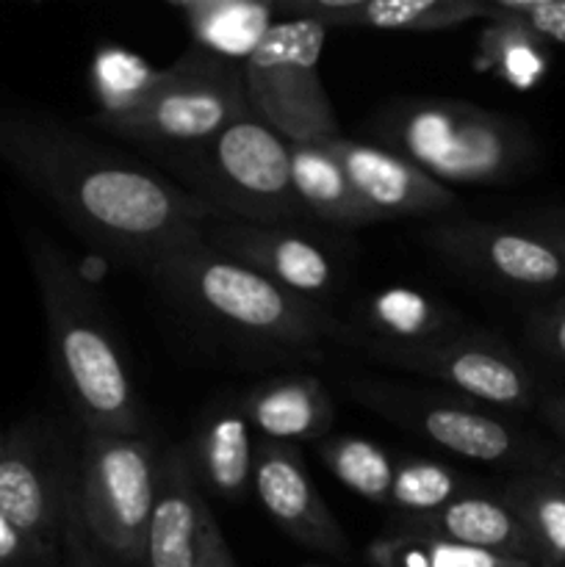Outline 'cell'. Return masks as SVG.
I'll return each mask as SVG.
<instances>
[{
  "mask_svg": "<svg viewBox=\"0 0 565 567\" xmlns=\"http://www.w3.org/2000/svg\"><path fill=\"white\" fill-rule=\"evenodd\" d=\"M0 164L100 252L142 269L214 216L161 169L42 111L0 109Z\"/></svg>",
  "mask_w": 565,
  "mask_h": 567,
  "instance_id": "1",
  "label": "cell"
},
{
  "mask_svg": "<svg viewBox=\"0 0 565 567\" xmlns=\"http://www.w3.org/2000/svg\"><path fill=\"white\" fill-rule=\"evenodd\" d=\"M25 255L48 327L55 382L83 432L144 435V408L133 371L81 266L48 236L25 230Z\"/></svg>",
  "mask_w": 565,
  "mask_h": 567,
  "instance_id": "2",
  "label": "cell"
},
{
  "mask_svg": "<svg viewBox=\"0 0 565 567\" xmlns=\"http://www.w3.org/2000/svg\"><path fill=\"white\" fill-rule=\"evenodd\" d=\"M170 299L238 341L280 352H319L341 343L349 330L325 305L297 297L242 260L219 252L203 236L181 238L144 266Z\"/></svg>",
  "mask_w": 565,
  "mask_h": 567,
  "instance_id": "3",
  "label": "cell"
},
{
  "mask_svg": "<svg viewBox=\"0 0 565 567\" xmlns=\"http://www.w3.org/2000/svg\"><path fill=\"white\" fill-rule=\"evenodd\" d=\"M369 136L443 186H499L537 161L524 122L469 100H397L371 116Z\"/></svg>",
  "mask_w": 565,
  "mask_h": 567,
  "instance_id": "4",
  "label": "cell"
},
{
  "mask_svg": "<svg viewBox=\"0 0 565 567\" xmlns=\"http://www.w3.org/2000/svg\"><path fill=\"white\" fill-rule=\"evenodd\" d=\"M164 449L144 435H94L78 443L75 520L61 557L89 567H142L150 520L158 502Z\"/></svg>",
  "mask_w": 565,
  "mask_h": 567,
  "instance_id": "5",
  "label": "cell"
},
{
  "mask_svg": "<svg viewBox=\"0 0 565 567\" xmlns=\"http://www.w3.org/2000/svg\"><path fill=\"white\" fill-rule=\"evenodd\" d=\"M161 172L214 214L310 230L291 183V147L255 114L192 147L155 153Z\"/></svg>",
  "mask_w": 565,
  "mask_h": 567,
  "instance_id": "6",
  "label": "cell"
},
{
  "mask_svg": "<svg viewBox=\"0 0 565 567\" xmlns=\"http://www.w3.org/2000/svg\"><path fill=\"white\" fill-rule=\"evenodd\" d=\"M249 111L242 64L192 48L155 72L147 94L125 114H94L92 125L153 153L192 147L216 136Z\"/></svg>",
  "mask_w": 565,
  "mask_h": 567,
  "instance_id": "7",
  "label": "cell"
},
{
  "mask_svg": "<svg viewBox=\"0 0 565 567\" xmlns=\"http://www.w3.org/2000/svg\"><path fill=\"white\" fill-rule=\"evenodd\" d=\"M349 393L363 408L424 437L452 457L513 468L515 474L543 468L563 457L559 449L546 446L518 424H510L491 408H482L471 399L443 396V393L374 380L349 382Z\"/></svg>",
  "mask_w": 565,
  "mask_h": 567,
  "instance_id": "8",
  "label": "cell"
},
{
  "mask_svg": "<svg viewBox=\"0 0 565 567\" xmlns=\"http://www.w3.org/2000/svg\"><path fill=\"white\" fill-rule=\"evenodd\" d=\"M325 37L327 28L314 20H275L242 64L249 111L291 144L343 136L319 75Z\"/></svg>",
  "mask_w": 565,
  "mask_h": 567,
  "instance_id": "9",
  "label": "cell"
},
{
  "mask_svg": "<svg viewBox=\"0 0 565 567\" xmlns=\"http://www.w3.org/2000/svg\"><path fill=\"white\" fill-rule=\"evenodd\" d=\"M78 449L48 419L11 426L0 446V513L61 563L66 526L75 520Z\"/></svg>",
  "mask_w": 565,
  "mask_h": 567,
  "instance_id": "10",
  "label": "cell"
},
{
  "mask_svg": "<svg viewBox=\"0 0 565 567\" xmlns=\"http://www.w3.org/2000/svg\"><path fill=\"white\" fill-rule=\"evenodd\" d=\"M369 358L391 369L441 382L458 396L471 399L482 408L524 413L535 410L541 402V388L524 358L491 332L460 330L430 347L374 352Z\"/></svg>",
  "mask_w": 565,
  "mask_h": 567,
  "instance_id": "11",
  "label": "cell"
},
{
  "mask_svg": "<svg viewBox=\"0 0 565 567\" xmlns=\"http://www.w3.org/2000/svg\"><path fill=\"white\" fill-rule=\"evenodd\" d=\"M424 241L454 269L504 291L548 293L565 286V252L530 225L432 221L424 230Z\"/></svg>",
  "mask_w": 565,
  "mask_h": 567,
  "instance_id": "12",
  "label": "cell"
},
{
  "mask_svg": "<svg viewBox=\"0 0 565 567\" xmlns=\"http://www.w3.org/2000/svg\"><path fill=\"white\" fill-rule=\"evenodd\" d=\"M203 241L297 297L325 305L341 286V266L336 255L310 230L286 225H258L233 216L214 214L199 227Z\"/></svg>",
  "mask_w": 565,
  "mask_h": 567,
  "instance_id": "13",
  "label": "cell"
},
{
  "mask_svg": "<svg viewBox=\"0 0 565 567\" xmlns=\"http://www.w3.org/2000/svg\"><path fill=\"white\" fill-rule=\"evenodd\" d=\"M253 493L277 529L294 543L332 559L349 557L347 532L310 480L297 446L264 441L255 449Z\"/></svg>",
  "mask_w": 565,
  "mask_h": 567,
  "instance_id": "14",
  "label": "cell"
},
{
  "mask_svg": "<svg viewBox=\"0 0 565 567\" xmlns=\"http://www.w3.org/2000/svg\"><path fill=\"white\" fill-rule=\"evenodd\" d=\"M352 181L355 192L382 216H443L458 208V194L399 153L371 142L338 136L325 142Z\"/></svg>",
  "mask_w": 565,
  "mask_h": 567,
  "instance_id": "15",
  "label": "cell"
},
{
  "mask_svg": "<svg viewBox=\"0 0 565 567\" xmlns=\"http://www.w3.org/2000/svg\"><path fill=\"white\" fill-rule=\"evenodd\" d=\"M349 347L374 352H408L430 347L463 330V319L419 288L388 286L369 293L349 310Z\"/></svg>",
  "mask_w": 565,
  "mask_h": 567,
  "instance_id": "16",
  "label": "cell"
},
{
  "mask_svg": "<svg viewBox=\"0 0 565 567\" xmlns=\"http://www.w3.org/2000/svg\"><path fill=\"white\" fill-rule=\"evenodd\" d=\"M210 515L194 476L186 443H172L161 454L158 502L144 543L142 567H197L203 524Z\"/></svg>",
  "mask_w": 565,
  "mask_h": 567,
  "instance_id": "17",
  "label": "cell"
},
{
  "mask_svg": "<svg viewBox=\"0 0 565 567\" xmlns=\"http://www.w3.org/2000/svg\"><path fill=\"white\" fill-rule=\"evenodd\" d=\"M280 20H314L332 28L430 33L482 20V0H271Z\"/></svg>",
  "mask_w": 565,
  "mask_h": 567,
  "instance_id": "18",
  "label": "cell"
},
{
  "mask_svg": "<svg viewBox=\"0 0 565 567\" xmlns=\"http://www.w3.org/2000/svg\"><path fill=\"white\" fill-rule=\"evenodd\" d=\"M391 529L415 532V535L438 537V540L458 543V546L476 548V551L499 554V557L521 559L541 567V557L526 535L524 524L513 515V509L496 493L469 491L452 498L441 509L415 518H393Z\"/></svg>",
  "mask_w": 565,
  "mask_h": 567,
  "instance_id": "19",
  "label": "cell"
},
{
  "mask_svg": "<svg viewBox=\"0 0 565 567\" xmlns=\"http://www.w3.org/2000/svg\"><path fill=\"white\" fill-rule=\"evenodd\" d=\"M249 430L271 443H319L330 435L336 404L314 374H280L238 396Z\"/></svg>",
  "mask_w": 565,
  "mask_h": 567,
  "instance_id": "20",
  "label": "cell"
},
{
  "mask_svg": "<svg viewBox=\"0 0 565 567\" xmlns=\"http://www.w3.org/2000/svg\"><path fill=\"white\" fill-rule=\"evenodd\" d=\"M186 449L203 493L236 502L253 491L255 449L238 399H222L210 404L199 415L197 430Z\"/></svg>",
  "mask_w": 565,
  "mask_h": 567,
  "instance_id": "21",
  "label": "cell"
},
{
  "mask_svg": "<svg viewBox=\"0 0 565 567\" xmlns=\"http://www.w3.org/2000/svg\"><path fill=\"white\" fill-rule=\"evenodd\" d=\"M288 147H291L294 192L310 219L341 230H358L382 221V216L355 192L352 181L325 142H288Z\"/></svg>",
  "mask_w": 565,
  "mask_h": 567,
  "instance_id": "22",
  "label": "cell"
},
{
  "mask_svg": "<svg viewBox=\"0 0 565 567\" xmlns=\"http://www.w3.org/2000/svg\"><path fill=\"white\" fill-rule=\"evenodd\" d=\"M496 496L524 524L541 567H565V454L543 468L510 476Z\"/></svg>",
  "mask_w": 565,
  "mask_h": 567,
  "instance_id": "23",
  "label": "cell"
},
{
  "mask_svg": "<svg viewBox=\"0 0 565 567\" xmlns=\"http://www.w3.org/2000/svg\"><path fill=\"white\" fill-rule=\"evenodd\" d=\"M194 44L219 59L244 64L275 25V3L260 0H175Z\"/></svg>",
  "mask_w": 565,
  "mask_h": 567,
  "instance_id": "24",
  "label": "cell"
},
{
  "mask_svg": "<svg viewBox=\"0 0 565 567\" xmlns=\"http://www.w3.org/2000/svg\"><path fill=\"white\" fill-rule=\"evenodd\" d=\"M546 44L518 22L491 20L476 39V70L515 89H530L548 66Z\"/></svg>",
  "mask_w": 565,
  "mask_h": 567,
  "instance_id": "25",
  "label": "cell"
},
{
  "mask_svg": "<svg viewBox=\"0 0 565 567\" xmlns=\"http://www.w3.org/2000/svg\"><path fill=\"white\" fill-rule=\"evenodd\" d=\"M316 454L347 491L386 507L397 457H391L380 443L360 435H327L316 443Z\"/></svg>",
  "mask_w": 565,
  "mask_h": 567,
  "instance_id": "26",
  "label": "cell"
},
{
  "mask_svg": "<svg viewBox=\"0 0 565 567\" xmlns=\"http://www.w3.org/2000/svg\"><path fill=\"white\" fill-rule=\"evenodd\" d=\"M366 559L371 567H535L521 559L476 551V548L415 535V532L391 529V526L377 540H371V546L366 548Z\"/></svg>",
  "mask_w": 565,
  "mask_h": 567,
  "instance_id": "27",
  "label": "cell"
},
{
  "mask_svg": "<svg viewBox=\"0 0 565 567\" xmlns=\"http://www.w3.org/2000/svg\"><path fill=\"white\" fill-rule=\"evenodd\" d=\"M469 491H474V482L438 460L397 457L386 509H391L393 518H415V515L435 513Z\"/></svg>",
  "mask_w": 565,
  "mask_h": 567,
  "instance_id": "28",
  "label": "cell"
},
{
  "mask_svg": "<svg viewBox=\"0 0 565 567\" xmlns=\"http://www.w3.org/2000/svg\"><path fill=\"white\" fill-rule=\"evenodd\" d=\"M158 66L147 64L131 50L120 44H103L94 53L92 70V92L97 97V114H125L138 100L147 94L150 83L155 81Z\"/></svg>",
  "mask_w": 565,
  "mask_h": 567,
  "instance_id": "29",
  "label": "cell"
},
{
  "mask_svg": "<svg viewBox=\"0 0 565 567\" xmlns=\"http://www.w3.org/2000/svg\"><path fill=\"white\" fill-rule=\"evenodd\" d=\"M482 20H510L565 48V0H482Z\"/></svg>",
  "mask_w": 565,
  "mask_h": 567,
  "instance_id": "30",
  "label": "cell"
},
{
  "mask_svg": "<svg viewBox=\"0 0 565 567\" xmlns=\"http://www.w3.org/2000/svg\"><path fill=\"white\" fill-rule=\"evenodd\" d=\"M526 343L541 360L565 371V293L526 316Z\"/></svg>",
  "mask_w": 565,
  "mask_h": 567,
  "instance_id": "31",
  "label": "cell"
},
{
  "mask_svg": "<svg viewBox=\"0 0 565 567\" xmlns=\"http://www.w3.org/2000/svg\"><path fill=\"white\" fill-rule=\"evenodd\" d=\"M0 567H59V559L42 551L0 513Z\"/></svg>",
  "mask_w": 565,
  "mask_h": 567,
  "instance_id": "32",
  "label": "cell"
},
{
  "mask_svg": "<svg viewBox=\"0 0 565 567\" xmlns=\"http://www.w3.org/2000/svg\"><path fill=\"white\" fill-rule=\"evenodd\" d=\"M197 567H238L233 559L230 546H227L225 535H222L216 515L210 513L203 524V537H199V559Z\"/></svg>",
  "mask_w": 565,
  "mask_h": 567,
  "instance_id": "33",
  "label": "cell"
},
{
  "mask_svg": "<svg viewBox=\"0 0 565 567\" xmlns=\"http://www.w3.org/2000/svg\"><path fill=\"white\" fill-rule=\"evenodd\" d=\"M524 225H530L532 230H537V233H543L546 238H552V241L565 252V208L541 210V214L530 216Z\"/></svg>",
  "mask_w": 565,
  "mask_h": 567,
  "instance_id": "34",
  "label": "cell"
},
{
  "mask_svg": "<svg viewBox=\"0 0 565 567\" xmlns=\"http://www.w3.org/2000/svg\"><path fill=\"white\" fill-rule=\"evenodd\" d=\"M537 413H541L543 424L557 435V441L565 446V393H548L537 402Z\"/></svg>",
  "mask_w": 565,
  "mask_h": 567,
  "instance_id": "35",
  "label": "cell"
},
{
  "mask_svg": "<svg viewBox=\"0 0 565 567\" xmlns=\"http://www.w3.org/2000/svg\"><path fill=\"white\" fill-rule=\"evenodd\" d=\"M59 567H89V565H83L78 557H70V554H64V557H61Z\"/></svg>",
  "mask_w": 565,
  "mask_h": 567,
  "instance_id": "36",
  "label": "cell"
},
{
  "mask_svg": "<svg viewBox=\"0 0 565 567\" xmlns=\"http://www.w3.org/2000/svg\"><path fill=\"white\" fill-rule=\"evenodd\" d=\"M3 435H6V432H0V446H3Z\"/></svg>",
  "mask_w": 565,
  "mask_h": 567,
  "instance_id": "37",
  "label": "cell"
},
{
  "mask_svg": "<svg viewBox=\"0 0 565 567\" xmlns=\"http://www.w3.org/2000/svg\"><path fill=\"white\" fill-rule=\"evenodd\" d=\"M302 567H327V565H302Z\"/></svg>",
  "mask_w": 565,
  "mask_h": 567,
  "instance_id": "38",
  "label": "cell"
}]
</instances>
